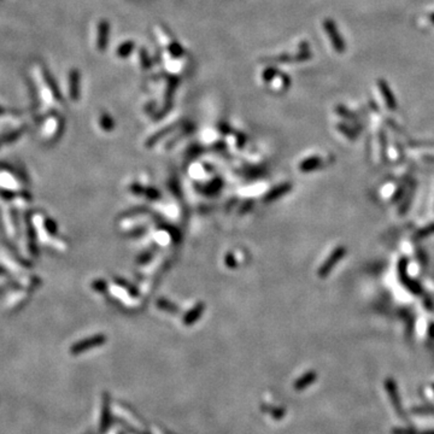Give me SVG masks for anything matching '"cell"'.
<instances>
[{"instance_id":"obj_1","label":"cell","mask_w":434,"mask_h":434,"mask_svg":"<svg viewBox=\"0 0 434 434\" xmlns=\"http://www.w3.org/2000/svg\"><path fill=\"white\" fill-rule=\"evenodd\" d=\"M385 390L387 391L388 396H390V401L392 403L393 409L396 410V412L398 414V416L401 417L403 421L409 422V417L406 415V412L404 411L403 406H402V401H401V397H399V392H398V386H397V382L392 377H388V379L385 380Z\"/></svg>"},{"instance_id":"obj_2","label":"cell","mask_w":434,"mask_h":434,"mask_svg":"<svg viewBox=\"0 0 434 434\" xmlns=\"http://www.w3.org/2000/svg\"><path fill=\"white\" fill-rule=\"evenodd\" d=\"M323 28L326 34L328 35L329 40H331V44L333 49H334V51L338 53L345 52L346 49L345 41L343 40L342 34H340V31L338 30L337 26H335V23L333 22L331 18H326V20H324Z\"/></svg>"},{"instance_id":"obj_3","label":"cell","mask_w":434,"mask_h":434,"mask_svg":"<svg viewBox=\"0 0 434 434\" xmlns=\"http://www.w3.org/2000/svg\"><path fill=\"white\" fill-rule=\"evenodd\" d=\"M345 252H346L345 247H343V246L337 247V249H335L334 251H333V254L329 256L328 260H327L326 262H324L323 264H322V267L319 268L318 275L322 276V278H324V276H326V275H328V274L331 273L332 269L334 268V265L337 264V263L339 262V260H342L343 257H344Z\"/></svg>"},{"instance_id":"obj_4","label":"cell","mask_w":434,"mask_h":434,"mask_svg":"<svg viewBox=\"0 0 434 434\" xmlns=\"http://www.w3.org/2000/svg\"><path fill=\"white\" fill-rule=\"evenodd\" d=\"M109 36H110V23L108 21H100L97 33V47L100 52H104L108 47Z\"/></svg>"},{"instance_id":"obj_5","label":"cell","mask_w":434,"mask_h":434,"mask_svg":"<svg viewBox=\"0 0 434 434\" xmlns=\"http://www.w3.org/2000/svg\"><path fill=\"white\" fill-rule=\"evenodd\" d=\"M379 87H380V90H381L383 100H385L387 108L390 109V110H396L397 100H396V98L393 97V93H392V90H391L390 86H388L387 82H386L385 80H379Z\"/></svg>"},{"instance_id":"obj_6","label":"cell","mask_w":434,"mask_h":434,"mask_svg":"<svg viewBox=\"0 0 434 434\" xmlns=\"http://www.w3.org/2000/svg\"><path fill=\"white\" fill-rule=\"evenodd\" d=\"M69 86H70V97L71 99H77L80 93V73L77 70H71L69 73Z\"/></svg>"},{"instance_id":"obj_7","label":"cell","mask_w":434,"mask_h":434,"mask_svg":"<svg viewBox=\"0 0 434 434\" xmlns=\"http://www.w3.org/2000/svg\"><path fill=\"white\" fill-rule=\"evenodd\" d=\"M135 49V42L132 41V40H128V41H124L123 44H121L117 49L116 55L118 56L119 58H126L128 56L130 55Z\"/></svg>"},{"instance_id":"obj_8","label":"cell","mask_w":434,"mask_h":434,"mask_svg":"<svg viewBox=\"0 0 434 434\" xmlns=\"http://www.w3.org/2000/svg\"><path fill=\"white\" fill-rule=\"evenodd\" d=\"M321 163L322 161L321 158H318V157H310V158L305 159V161L303 162L302 166H300V169H302L303 172H309V170H314L316 169V168H318L321 166Z\"/></svg>"},{"instance_id":"obj_9","label":"cell","mask_w":434,"mask_h":434,"mask_svg":"<svg viewBox=\"0 0 434 434\" xmlns=\"http://www.w3.org/2000/svg\"><path fill=\"white\" fill-rule=\"evenodd\" d=\"M392 434H434V430L431 431H419L412 428H393Z\"/></svg>"},{"instance_id":"obj_10","label":"cell","mask_w":434,"mask_h":434,"mask_svg":"<svg viewBox=\"0 0 434 434\" xmlns=\"http://www.w3.org/2000/svg\"><path fill=\"white\" fill-rule=\"evenodd\" d=\"M411 412L416 415H432V416H434V405L415 406V408L411 409Z\"/></svg>"},{"instance_id":"obj_11","label":"cell","mask_w":434,"mask_h":434,"mask_svg":"<svg viewBox=\"0 0 434 434\" xmlns=\"http://www.w3.org/2000/svg\"><path fill=\"white\" fill-rule=\"evenodd\" d=\"M432 234H434V223H432V225H428L427 227H425V228H422V230H420L419 231H417V234L414 236V238L415 239L427 238V236L432 235Z\"/></svg>"},{"instance_id":"obj_12","label":"cell","mask_w":434,"mask_h":434,"mask_svg":"<svg viewBox=\"0 0 434 434\" xmlns=\"http://www.w3.org/2000/svg\"><path fill=\"white\" fill-rule=\"evenodd\" d=\"M139 56H140V62H141V66H143V69H150L151 64L152 63H151V59L148 58L147 52H146L144 49H141L140 52H139Z\"/></svg>"},{"instance_id":"obj_13","label":"cell","mask_w":434,"mask_h":434,"mask_svg":"<svg viewBox=\"0 0 434 434\" xmlns=\"http://www.w3.org/2000/svg\"><path fill=\"white\" fill-rule=\"evenodd\" d=\"M315 377H316L315 373H309V374L305 375V376L303 377V379L300 380L299 382H298V385H299V387H300V388H302V387H305V386H308L309 383L313 382L314 380H315Z\"/></svg>"},{"instance_id":"obj_14","label":"cell","mask_w":434,"mask_h":434,"mask_svg":"<svg viewBox=\"0 0 434 434\" xmlns=\"http://www.w3.org/2000/svg\"><path fill=\"white\" fill-rule=\"evenodd\" d=\"M278 74L279 71L276 70L275 68H268L265 69L264 73H263V79H264L265 81H270V80H273L274 76L278 75Z\"/></svg>"},{"instance_id":"obj_15","label":"cell","mask_w":434,"mask_h":434,"mask_svg":"<svg viewBox=\"0 0 434 434\" xmlns=\"http://www.w3.org/2000/svg\"><path fill=\"white\" fill-rule=\"evenodd\" d=\"M169 50H170V52H172V55L175 56V57H180V56L183 55V50L181 49L180 45L176 44V42H174V44L170 45Z\"/></svg>"},{"instance_id":"obj_16","label":"cell","mask_w":434,"mask_h":434,"mask_svg":"<svg viewBox=\"0 0 434 434\" xmlns=\"http://www.w3.org/2000/svg\"><path fill=\"white\" fill-rule=\"evenodd\" d=\"M337 111L340 114V115H343L344 117H347V118H350V119H355L356 118V116L353 115V114L351 113V111L346 110V109L343 108V106H339V108H337Z\"/></svg>"},{"instance_id":"obj_17","label":"cell","mask_w":434,"mask_h":434,"mask_svg":"<svg viewBox=\"0 0 434 434\" xmlns=\"http://www.w3.org/2000/svg\"><path fill=\"white\" fill-rule=\"evenodd\" d=\"M102 124H103V128H105V129H108V130L113 129V127H114L113 121H111V118L108 115H104L103 116Z\"/></svg>"},{"instance_id":"obj_18","label":"cell","mask_w":434,"mask_h":434,"mask_svg":"<svg viewBox=\"0 0 434 434\" xmlns=\"http://www.w3.org/2000/svg\"><path fill=\"white\" fill-rule=\"evenodd\" d=\"M430 334L431 337L434 338V324H431V328H430Z\"/></svg>"},{"instance_id":"obj_19","label":"cell","mask_w":434,"mask_h":434,"mask_svg":"<svg viewBox=\"0 0 434 434\" xmlns=\"http://www.w3.org/2000/svg\"><path fill=\"white\" fill-rule=\"evenodd\" d=\"M430 21H431V22H432L433 25H434V13H432V15L430 16Z\"/></svg>"},{"instance_id":"obj_20","label":"cell","mask_w":434,"mask_h":434,"mask_svg":"<svg viewBox=\"0 0 434 434\" xmlns=\"http://www.w3.org/2000/svg\"><path fill=\"white\" fill-rule=\"evenodd\" d=\"M428 161H432V162H434V158H428Z\"/></svg>"},{"instance_id":"obj_21","label":"cell","mask_w":434,"mask_h":434,"mask_svg":"<svg viewBox=\"0 0 434 434\" xmlns=\"http://www.w3.org/2000/svg\"><path fill=\"white\" fill-rule=\"evenodd\" d=\"M433 390H434V385H433Z\"/></svg>"}]
</instances>
